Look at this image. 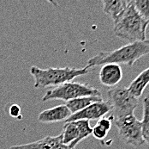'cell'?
<instances>
[{"mask_svg":"<svg viewBox=\"0 0 149 149\" xmlns=\"http://www.w3.org/2000/svg\"><path fill=\"white\" fill-rule=\"evenodd\" d=\"M71 115V112L66 105H61L41 111L38 117V121L42 123L65 121Z\"/></svg>","mask_w":149,"mask_h":149,"instance_id":"obj_9","label":"cell"},{"mask_svg":"<svg viewBox=\"0 0 149 149\" xmlns=\"http://www.w3.org/2000/svg\"><path fill=\"white\" fill-rule=\"evenodd\" d=\"M62 143V134L56 136L47 135L39 141L22 145L12 146L9 149H55Z\"/></svg>","mask_w":149,"mask_h":149,"instance_id":"obj_11","label":"cell"},{"mask_svg":"<svg viewBox=\"0 0 149 149\" xmlns=\"http://www.w3.org/2000/svg\"><path fill=\"white\" fill-rule=\"evenodd\" d=\"M130 3L128 0H103V12L111 17L115 26L124 15Z\"/></svg>","mask_w":149,"mask_h":149,"instance_id":"obj_10","label":"cell"},{"mask_svg":"<svg viewBox=\"0 0 149 149\" xmlns=\"http://www.w3.org/2000/svg\"><path fill=\"white\" fill-rule=\"evenodd\" d=\"M117 127L120 138L127 145L140 147L145 143L141 133V122L134 115L111 120Z\"/></svg>","mask_w":149,"mask_h":149,"instance_id":"obj_6","label":"cell"},{"mask_svg":"<svg viewBox=\"0 0 149 149\" xmlns=\"http://www.w3.org/2000/svg\"><path fill=\"white\" fill-rule=\"evenodd\" d=\"M107 96L112 110V115L110 117L111 121L134 115L139 100L128 88H111L107 91Z\"/></svg>","mask_w":149,"mask_h":149,"instance_id":"obj_5","label":"cell"},{"mask_svg":"<svg viewBox=\"0 0 149 149\" xmlns=\"http://www.w3.org/2000/svg\"><path fill=\"white\" fill-rule=\"evenodd\" d=\"M90 68L75 67H49L46 69L33 66L30 68V74L34 79V88H45L49 86H59L61 85L70 82L77 77L88 74Z\"/></svg>","mask_w":149,"mask_h":149,"instance_id":"obj_2","label":"cell"},{"mask_svg":"<svg viewBox=\"0 0 149 149\" xmlns=\"http://www.w3.org/2000/svg\"><path fill=\"white\" fill-rule=\"evenodd\" d=\"M62 143L64 145H70L75 148L77 146L76 141L79 138V129L76 121L65 122L63 133H62Z\"/></svg>","mask_w":149,"mask_h":149,"instance_id":"obj_13","label":"cell"},{"mask_svg":"<svg viewBox=\"0 0 149 149\" xmlns=\"http://www.w3.org/2000/svg\"><path fill=\"white\" fill-rule=\"evenodd\" d=\"M76 124L79 129V138L76 141V144L78 145L81 141L88 137L90 134H92L93 128L90 126V121L88 120H79L75 121Z\"/></svg>","mask_w":149,"mask_h":149,"instance_id":"obj_17","label":"cell"},{"mask_svg":"<svg viewBox=\"0 0 149 149\" xmlns=\"http://www.w3.org/2000/svg\"><path fill=\"white\" fill-rule=\"evenodd\" d=\"M100 81L107 87L116 86L123 78V70L118 64L110 63L103 65L100 71Z\"/></svg>","mask_w":149,"mask_h":149,"instance_id":"obj_8","label":"cell"},{"mask_svg":"<svg viewBox=\"0 0 149 149\" xmlns=\"http://www.w3.org/2000/svg\"><path fill=\"white\" fill-rule=\"evenodd\" d=\"M148 54H149V40L129 43L112 51L100 52L88 60L86 66L91 69L93 66L110 63L118 65L125 64L129 66H132L137 60Z\"/></svg>","mask_w":149,"mask_h":149,"instance_id":"obj_1","label":"cell"},{"mask_svg":"<svg viewBox=\"0 0 149 149\" xmlns=\"http://www.w3.org/2000/svg\"><path fill=\"white\" fill-rule=\"evenodd\" d=\"M111 128V121L110 118L102 117L98 121L97 124L93 128L92 134L97 140H104Z\"/></svg>","mask_w":149,"mask_h":149,"instance_id":"obj_15","label":"cell"},{"mask_svg":"<svg viewBox=\"0 0 149 149\" xmlns=\"http://www.w3.org/2000/svg\"><path fill=\"white\" fill-rule=\"evenodd\" d=\"M55 149H74V148L70 147V145H64L63 143H60L59 145Z\"/></svg>","mask_w":149,"mask_h":149,"instance_id":"obj_20","label":"cell"},{"mask_svg":"<svg viewBox=\"0 0 149 149\" xmlns=\"http://www.w3.org/2000/svg\"><path fill=\"white\" fill-rule=\"evenodd\" d=\"M148 23L138 14L134 5V1H130L124 15L114 26V33L122 40H126L130 43L146 41V32Z\"/></svg>","mask_w":149,"mask_h":149,"instance_id":"obj_3","label":"cell"},{"mask_svg":"<svg viewBox=\"0 0 149 149\" xmlns=\"http://www.w3.org/2000/svg\"><path fill=\"white\" fill-rule=\"evenodd\" d=\"M83 97H101L100 91L86 84L67 82L59 86L48 90L42 97L43 102L50 100H63L65 102Z\"/></svg>","mask_w":149,"mask_h":149,"instance_id":"obj_4","label":"cell"},{"mask_svg":"<svg viewBox=\"0 0 149 149\" xmlns=\"http://www.w3.org/2000/svg\"><path fill=\"white\" fill-rule=\"evenodd\" d=\"M9 115L13 118H18L21 117V107L16 104H13L9 108Z\"/></svg>","mask_w":149,"mask_h":149,"instance_id":"obj_19","label":"cell"},{"mask_svg":"<svg viewBox=\"0 0 149 149\" xmlns=\"http://www.w3.org/2000/svg\"><path fill=\"white\" fill-rule=\"evenodd\" d=\"M141 122L142 138L145 142L149 144V96L143 100V119Z\"/></svg>","mask_w":149,"mask_h":149,"instance_id":"obj_16","label":"cell"},{"mask_svg":"<svg viewBox=\"0 0 149 149\" xmlns=\"http://www.w3.org/2000/svg\"><path fill=\"white\" fill-rule=\"evenodd\" d=\"M149 85V67L145 69L130 83L129 90L138 99L142 96L147 86Z\"/></svg>","mask_w":149,"mask_h":149,"instance_id":"obj_12","label":"cell"},{"mask_svg":"<svg viewBox=\"0 0 149 149\" xmlns=\"http://www.w3.org/2000/svg\"><path fill=\"white\" fill-rule=\"evenodd\" d=\"M111 110V106L108 101H99L95 102L84 109L72 114L68 119L64 121L70 122V121H75L79 120H100L102 118L104 115L109 113Z\"/></svg>","mask_w":149,"mask_h":149,"instance_id":"obj_7","label":"cell"},{"mask_svg":"<svg viewBox=\"0 0 149 149\" xmlns=\"http://www.w3.org/2000/svg\"><path fill=\"white\" fill-rule=\"evenodd\" d=\"M134 5L138 14L149 24V0H135Z\"/></svg>","mask_w":149,"mask_h":149,"instance_id":"obj_18","label":"cell"},{"mask_svg":"<svg viewBox=\"0 0 149 149\" xmlns=\"http://www.w3.org/2000/svg\"><path fill=\"white\" fill-rule=\"evenodd\" d=\"M102 97H78L74 98L70 101L66 102V106L71 112V114H74L76 112H79L85 108H87L90 105L102 101Z\"/></svg>","mask_w":149,"mask_h":149,"instance_id":"obj_14","label":"cell"}]
</instances>
